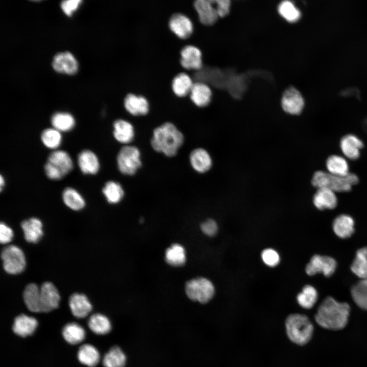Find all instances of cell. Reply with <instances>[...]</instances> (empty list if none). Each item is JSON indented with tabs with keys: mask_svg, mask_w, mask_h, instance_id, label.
Wrapping results in <instances>:
<instances>
[{
	"mask_svg": "<svg viewBox=\"0 0 367 367\" xmlns=\"http://www.w3.org/2000/svg\"><path fill=\"white\" fill-rule=\"evenodd\" d=\"M202 231L206 235L210 237L215 235L218 230L217 223L213 219H208L201 225Z\"/></svg>",
	"mask_w": 367,
	"mask_h": 367,
	"instance_id": "cell-46",
	"label": "cell"
},
{
	"mask_svg": "<svg viewBox=\"0 0 367 367\" xmlns=\"http://www.w3.org/2000/svg\"><path fill=\"white\" fill-rule=\"evenodd\" d=\"M167 263L173 266L183 265L186 260V254L184 248L180 244H174L168 248L165 252Z\"/></svg>",
	"mask_w": 367,
	"mask_h": 367,
	"instance_id": "cell-38",
	"label": "cell"
},
{
	"mask_svg": "<svg viewBox=\"0 0 367 367\" xmlns=\"http://www.w3.org/2000/svg\"><path fill=\"white\" fill-rule=\"evenodd\" d=\"M358 180V176L350 172L345 176H335L323 171H317L313 174L311 181L317 189L326 188L335 192H345L350 191Z\"/></svg>",
	"mask_w": 367,
	"mask_h": 367,
	"instance_id": "cell-3",
	"label": "cell"
},
{
	"mask_svg": "<svg viewBox=\"0 0 367 367\" xmlns=\"http://www.w3.org/2000/svg\"><path fill=\"white\" fill-rule=\"evenodd\" d=\"M281 107L287 114L298 115L304 107V100L300 92L294 87L286 89L281 98Z\"/></svg>",
	"mask_w": 367,
	"mask_h": 367,
	"instance_id": "cell-9",
	"label": "cell"
},
{
	"mask_svg": "<svg viewBox=\"0 0 367 367\" xmlns=\"http://www.w3.org/2000/svg\"><path fill=\"white\" fill-rule=\"evenodd\" d=\"M77 162L81 171L84 174L94 175L100 169L97 155L90 149L82 150L77 155Z\"/></svg>",
	"mask_w": 367,
	"mask_h": 367,
	"instance_id": "cell-16",
	"label": "cell"
},
{
	"mask_svg": "<svg viewBox=\"0 0 367 367\" xmlns=\"http://www.w3.org/2000/svg\"><path fill=\"white\" fill-rule=\"evenodd\" d=\"M13 238L12 229L4 223L0 224V242L3 244L10 243Z\"/></svg>",
	"mask_w": 367,
	"mask_h": 367,
	"instance_id": "cell-45",
	"label": "cell"
},
{
	"mask_svg": "<svg viewBox=\"0 0 367 367\" xmlns=\"http://www.w3.org/2000/svg\"><path fill=\"white\" fill-rule=\"evenodd\" d=\"M328 172L335 176H345L350 173L349 166L346 159L338 155L329 156L326 162Z\"/></svg>",
	"mask_w": 367,
	"mask_h": 367,
	"instance_id": "cell-29",
	"label": "cell"
},
{
	"mask_svg": "<svg viewBox=\"0 0 367 367\" xmlns=\"http://www.w3.org/2000/svg\"><path fill=\"white\" fill-rule=\"evenodd\" d=\"M318 293L314 287L305 285L297 297L298 304L303 308L309 309L313 307L318 299Z\"/></svg>",
	"mask_w": 367,
	"mask_h": 367,
	"instance_id": "cell-41",
	"label": "cell"
},
{
	"mask_svg": "<svg viewBox=\"0 0 367 367\" xmlns=\"http://www.w3.org/2000/svg\"><path fill=\"white\" fill-rule=\"evenodd\" d=\"M351 269L359 278H367V247L362 248L357 251Z\"/></svg>",
	"mask_w": 367,
	"mask_h": 367,
	"instance_id": "cell-37",
	"label": "cell"
},
{
	"mask_svg": "<svg viewBox=\"0 0 367 367\" xmlns=\"http://www.w3.org/2000/svg\"><path fill=\"white\" fill-rule=\"evenodd\" d=\"M1 257L4 269L9 274H19L25 269L26 260L24 254L16 245H8L4 248L1 253Z\"/></svg>",
	"mask_w": 367,
	"mask_h": 367,
	"instance_id": "cell-8",
	"label": "cell"
},
{
	"mask_svg": "<svg viewBox=\"0 0 367 367\" xmlns=\"http://www.w3.org/2000/svg\"><path fill=\"white\" fill-rule=\"evenodd\" d=\"M185 291L191 300L204 304L213 297L215 287L210 280L199 277L188 281L186 284Z\"/></svg>",
	"mask_w": 367,
	"mask_h": 367,
	"instance_id": "cell-7",
	"label": "cell"
},
{
	"mask_svg": "<svg viewBox=\"0 0 367 367\" xmlns=\"http://www.w3.org/2000/svg\"><path fill=\"white\" fill-rule=\"evenodd\" d=\"M40 289L41 312H48L58 308L60 296L55 285L50 282H45Z\"/></svg>",
	"mask_w": 367,
	"mask_h": 367,
	"instance_id": "cell-11",
	"label": "cell"
},
{
	"mask_svg": "<svg viewBox=\"0 0 367 367\" xmlns=\"http://www.w3.org/2000/svg\"><path fill=\"white\" fill-rule=\"evenodd\" d=\"M313 203L319 209H333L337 204L335 192L329 188L318 189L313 197Z\"/></svg>",
	"mask_w": 367,
	"mask_h": 367,
	"instance_id": "cell-23",
	"label": "cell"
},
{
	"mask_svg": "<svg viewBox=\"0 0 367 367\" xmlns=\"http://www.w3.org/2000/svg\"><path fill=\"white\" fill-rule=\"evenodd\" d=\"M64 339L71 345H76L82 342L85 338V329L78 324L69 323L65 325L62 331Z\"/></svg>",
	"mask_w": 367,
	"mask_h": 367,
	"instance_id": "cell-28",
	"label": "cell"
},
{
	"mask_svg": "<svg viewBox=\"0 0 367 367\" xmlns=\"http://www.w3.org/2000/svg\"><path fill=\"white\" fill-rule=\"evenodd\" d=\"M170 30L178 37L185 39L189 37L193 30L191 20L185 15L181 13L173 14L169 21Z\"/></svg>",
	"mask_w": 367,
	"mask_h": 367,
	"instance_id": "cell-13",
	"label": "cell"
},
{
	"mask_svg": "<svg viewBox=\"0 0 367 367\" xmlns=\"http://www.w3.org/2000/svg\"><path fill=\"white\" fill-rule=\"evenodd\" d=\"M261 258L265 264L270 267L277 266L280 261L278 253L274 249L268 248L261 253Z\"/></svg>",
	"mask_w": 367,
	"mask_h": 367,
	"instance_id": "cell-43",
	"label": "cell"
},
{
	"mask_svg": "<svg viewBox=\"0 0 367 367\" xmlns=\"http://www.w3.org/2000/svg\"><path fill=\"white\" fill-rule=\"evenodd\" d=\"M216 4V9L219 17H223L229 12L230 1L228 0L215 1Z\"/></svg>",
	"mask_w": 367,
	"mask_h": 367,
	"instance_id": "cell-47",
	"label": "cell"
},
{
	"mask_svg": "<svg viewBox=\"0 0 367 367\" xmlns=\"http://www.w3.org/2000/svg\"><path fill=\"white\" fill-rule=\"evenodd\" d=\"M180 63L186 69L200 70L202 67L200 50L192 45L184 46L180 51Z\"/></svg>",
	"mask_w": 367,
	"mask_h": 367,
	"instance_id": "cell-14",
	"label": "cell"
},
{
	"mask_svg": "<svg viewBox=\"0 0 367 367\" xmlns=\"http://www.w3.org/2000/svg\"><path fill=\"white\" fill-rule=\"evenodd\" d=\"M279 14L286 21L294 22L297 21L301 16L300 11L291 2L285 1L278 6Z\"/></svg>",
	"mask_w": 367,
	"mask_h": 367,
	"instance_id": "cell-42",
	"label": "cell"
},
{
	"mask_svg": "<svg viewBox=\"0 0 367 367\" xmlns=\"http://www.w3.org/2000/svg\"><path fill=\"white\" fill-rule=\"evenodd\" d=\"M37 325L38 322L35 318L21 314L15 318L12 329L16 334L25 337L33 334Z\"/></svg>",
	"mask_w": 367,
	"mask_h": 367,
	"instance_id": "cell-22",
	"label": "cell"
},
{
	"mask_svg": "<svg viewBox=\"0 0 367 367\" xmlns=\"http://www.w3.org/2000/svg\"><path fill=\"white\" fill-rule=\"evenodd\" d=\"M126 361V357L123 351L114 346L104 355L102 363L104 367H124Z\"/></svg>",
	"mask_w": 367,
	"mask_h": 367,
	"instance_id": "cell-36",
	"label": "cell"
},
{
	"mask_svg": "<svg viewBox=\"0 0 367 367\" xmlns=\"http://www.w3.org/2000/svg\"><path fill=\"white\" fill-rule=\"evenodd\" d=\"M52 66L57 72L69 75H73L78 70L77 60L74 56L68 51L56 54L54 57Z\"/></svg>",
	"mask_w": 367,
	"mask_h": 367,
	"instance_id": "cell-12",
	"label": "cell"
},
{
	"mask_svg": "<svg viewBox=\"0 0 367 367\" xmlns=\"http://www.w3.org/2000/svg\"><path fill=\"white\" fill-rule=\"evenodd\" d=\"M79 361L88 367H95L100 360V354L96 348L90 344L80 347L77 352Z\"/></svg>",
	"mask_w": 367,
	"mask_h": 367,
	"instance_id": "cell-30",
	"label": "cell"
},
{
	"mask_svg": "<svg viewBox=\"0 0 367 367\" xmlns=\"http://www.w3.org/2000/svg\"><path fill=\"white\" fill-rule=\"evenodd\" d=\"M184 142L183 134L173 123L166 122L154 129L150 144L154 151L172 158L177 154Z\"/></svg>",
	"mask_w": 367,
	"mask_h": 367,
	"instance_id": "cell-1",
	"label": "cell"
},
{
	"mask_svg": "<svg viewBox=\"0 0 367 367\" xmlns=\"http://www.w3.org/2000/svg\"><path fill=\"white\" fill-rule=\"evenodd\" d=\"M192 168L199 173H205L212 167L213 160L209 152L203 148L193 149L189 155Z\"/></svg>",
	"mask_w": 367,
	"mask_h": 367,
	"instance_id": "cell-15",
	"label": "cell"
},
{
	"mask_svg": "<svg viewBox=\"0 0 367 367\" xmlns=\"http://www.w3.org/2000/svg\"><path fill=\"white\" fill-rule=\"evenodd\" d=\"M350 312L349 305L329 297L324 300L318 309L316 321L321 326L332 330L343 328L347 324Z\"/></svg>",
	"mask_w": 367,
	"mask_h": 367,
	"instance_id": "cell-2",
	"label": "cell"
},
{
	"mask_svg": "<svg viewBox=\"0 0 367 367\" xmlns=\"http://www.w3.org/2000/svg\"><path fill=\"white\" fill-rule=\"evenodd\" d=\"M102 192L107 201L110 204L119 203L124 195V191L121 185L114 180L106 182Z\"/></svg>",
	"mask_w": 367,
	"mask_h": 367,
	"instance_id": "cell-35",
	"label": "cell"
},
{
	"mask_svg": "<svg viewBox=\"0 0 367 367\" xmlns=\"http://www.w3.org/2000/svg\"><path fill=\"white\" fill-rule=\"evenodd\" d=\"M339 146L342 153L347 158L354 160L359 157L363 143L357 136L348 134L341 139Z\"/></svg>",
	"mask_w": 367,
	"mask_h": 367,
	"instance_id": "cell-19",
	"label": "cell"
},
{
	"mask_svg": "<svg viewBox=\"0 0 367 367\" xmlns=\"http://www.w3.org/2000/svg\"><path fill=\"white\" fill-rule=\"evenodd\" d=\"M190 97L196 106L204 107L211 102L212 91L206 84L198 81L194 83L190 93Z\"/></svg>",
	"mask_w": 367,
	"mask_h": 367,
	"instance_id": "cell-24",
	"label": "cell"
},
{
	"mask_svg": "<svg viewBox=\"0 0 367 367\" xmlns=\"http://www.w3.org/2000/svg\"><path fill=\"white\" fill-rule=\"evenodd\" d=\"M214 4L213 1L197 0L194 2V8L202 24L210 25L217 20L219 16Z\"/></svg>",
	"mask_w": 367,
	"mask_h": 367,
	"instance_id": "cell-17",
	"label": "cell"
},
{
	"mask_svg": "<svg viewBox=\"0 0 367 367\" xmlns=\"http://www.w3.org/2000/svg\"><path fill=\"white\" fill-rule=\"evenodd\" d=\"M81 3V0L64 1L61 2V7L66 15L71 16L77 9Z\"/></svg>",
	"mask_w": 367,
	"mask_h": 367,
	"instance_id": "cell-44",
	"label": "cell"
},
{
	"mask_svg": "<svg viewBox=\"0 0 367 367\" xmlns=\"http://www.w3.org/2000/svg\"><path fill=\"white\" fill-rule=\"evenodd\" d=\"M64 204L73 211H80L85 206V200L82 195L74 188L67 187L62 192Z\"/></svg>",
	"mask_w": 367,
	"mask_h": 367,
	"instance_id": "cell-33",
	"label": "cell"
},
{
	"mask_svg": "<svg viewBox=\"0 0 367 367\" xmlns=\"http://www.w3.org/2000/svg\"><path fill=\"white\" fill-rule=\"evenodd\" d=\"M24 304L28 309L34 312H41L40 289L35 283L28 284L23 293Z\"/></svg>",
	"mask_w": 367,
	"mask_h": 367,
	"instance_id": "cell-26",
	"label": "cell"
},
{
	"mask_svg": "<svg viewBox=\"0 0 367 367\" xmlns=\"http://www.w3.org/2000/svg\"><path fill=\"white\" fill-rule=\"evenodd\" d=\"M124 107L130 114L135 116L145 115L149 110L147 99L133 93L128 94L124 98Z\"/></svg>",
	"mask_w": 367,
	"mask_h": 367,
	"instance_id": "cell-18",
	"label": "cell"
},
{
	"mask_svg": "<svg viewBox=\"0 0 367 367\" xmlns=\"http://www.w3.org/2000/svg\"><path fill=\"white\" fill-rule=\"evenodd\" d=\"M113 134L117 142L128 144L134 139V127L132 123L127 120L117 119L113 123Z\"/></svg>",
	"mask_w": 367,
	"mask_h": 367,
	"instance_id": "cell-21",
	"label": "cell"
},
{
	"mask_svg": "<svg viewBox=\"0 0 367 367\" xmlns=\"http://www.w3.org/2000/svg\"><path fill=\"white\" fill-rule=\"evenodd\" d=\"M363 126L365 130L367 132V119L364 122Z\"/></svg>",
	"mask_w": 367,
	"mask_h": 367,
	"instance_id": "cell-49",
	"label": "cell"
},
{
	"mask_svg": "<svg viewBox=\"0 0 367 367\" xmlns=\"http://www.w3.org/2000/svg\"><path fill=\"white\" fill-rule=\"evenodd\" d=\"M50 122L53 127L60 132L70 131L75 125L74 117L69 113L63 112L54 114L51 117Z\"/></svg>",
	"mask_w": 367,
	"mask_h": 367,
	"instance_id": "cell-31",
	"label": "cell"
},
{
	"mask_svg": "<svg viewBox=\"0 0 367 367\" xmlns=\"http://www.w3.org/2000/svg\"><path fill=\"white\" fill-rule=\"evenodd\" d=\"M88 326L93 333L99 335L108 333L112 328L110 320L101 313L91 315L88 319Z\"/></svg>",
	"mask_w": 367,
	"mask_h": 367,
	"instance_id": "cell-34",
	"label": "cell"
},
{
	"mask_svg": "<svg viewBox=\"0 0 367 367\" xmlns=\"http://www.w3.org/2000/svg\"><path fill=\"white\" fill-rule=\"evenodd\" d=\"M194 83L187 73L177 74L172 82V89L174 93L178 97H184L190 94Z\"/></svg>",
	"mask_w": 367,
	"mask_h": 367,
	"instance_id": "cell-32",
	"label": "cell"
},
{
	"mask_svg": "<svg viewBox=\"0 0 367 367\" xmlns=\"http://www.w3.org/2000/svg\"><path fill=\"white\" fill-rule=\"evenodd\" d=\"M73 168V161L69 154L66 151L57 149L48 155L44 165V172L49 179L58 180L70 172Z\"/></svg>",
	"mask_w": 367,
	"mask_h": 367,
	"instance_id": "cell-5",
	"label": "cell"
},
{
	"mask_svg": "<svg viewBox=\"0 0 367 367\" xmlns=\"http://www.w3.org/2000/svg\"><path fill=\"white\" fill-rule=\"evenodd\" d=\"M285 328L289 339L299 345H305L309 342L313 330L308 318L299 313L289 316L285 321Z\"/></svg>",
	"mask_w": 367,
	"mask_h": 367,
	"instance_id": "cell-4",
	"label": "cell"
},
{
	"mask_svg": "<svg viewBox=\"0 0 367 367\" xmlns=\"http://www.w3.org/2000/svg\"><path fill=\"white\" fill-rule=\"evenodd\" d=\"M351 295L358 306L367 310V278L362 279L352 286Z\"/></svg>",
	"mask_w": 367,
	"mask_h": 367,
	"instance_id": "cell-40",
	"label": "cell"
},
{
	"mask_svg": "<svg viewBox=\"0 0 367 367\" xmlns=\"http://www.w3.org/2000/svg\"><path fill=\"white\" fill-rule=\"evenodd\" d=\"M354 225V220L351 216L343 214L334 220L332 227L338 237L345 239L350 237L353 233Z\"/></svg>",
	"mask_w": 367,
	"mask_h": 367,
	"instance_id": "cell-27",
	"label": "cell"
},
{
	"mask_svg": "<svg viewBox=\"0 0 367 367\" xmlns=\"http://www.w3.org/2000/svg\"><path fill=\"white\" fill-rule=\"evenodd\" d=\"M69 306L72 314L77 318H85L92 309L87 297L80 293H74L70 297Z\"/></svg>",
	"mask_w": 367,
	"mask_h": 367,
	"instance_id": "cell-20",
	"label": "cell"
},
{
	"mask_svg": "<svg viewBox=\"0 0 367 367\" xmlns=\"http://www.w3.org/2000/svg\"><path fill=\"white\" fill-rule=\"evenodd\" d=\"M116 161L122 174L133 175L142 166L140 151L136 146L125 145L119 150Z\"/></svg>",
	"mask_w": 367,
	"mask_h": 367,
	"instance_id": "cell-6",
	"label": "cell"
},
{
	"mask_svg": "<svg viewBox=\"0 0 367 367\" xmlns=\"http://www.w3.org/2000/svg\"><path fill=\"white\" fill-rule=\"evenodd\" d=\"M41 140L46 147L56 150L62 143L61 132L54 127L46 128L41 133Z\"/></svg>",
	"mask_w": 367,
	"mask_h": 367,
	"instance_id": "cell-39",
	"label": "cell"
},
{
	"mask_svg": "<svg viewBox=\"0 0 367 367\" xmlns=\"http://www.w3.org/2000/svg\"><path fill=\"white\" fill-rule=\"evenodd\" d=\"M21 226L25 240L32 243H37L42 237V223L37 218H31L22 222Z\"/></svg>",
	"mask_w": 367,
	"mask_h": 367,
	"instance_id": "cell-25",
	"label": "cell"
},
{
	"mask_svg": "<svg viewBox=\"0 0 367 367\" xmlns=\"http://www.w3.org/2000/svg\"><path fill=\"white\" fill-rule=\"evenodd\" d=\"M5 179L3 176L2 175H1V178H0V189L1 191H2L3 188L5 187Z\"/></svg>",
	"mask_w": 367,
	"mask_h": 367,
	"instance_id": "cell-48",
	"label": "cell"
},
{
	"mask_svg": "<svg viewBox=\"0 0 367 367\" xmlns=\"http://www.w3.org/2000/svg\"><path fill=\"white\" fill-rule=\"evenodd\" d=\"M336 265L335 259L331 257L315 255L307 265L305 271L310 276L322 273L325 276H330L335 271Z\"/></svg>",
	"mask_w": 367,
	"mask_h": 367,
	"instance_id": "cell-10",
	"label": "cell"
}]
</instances>
